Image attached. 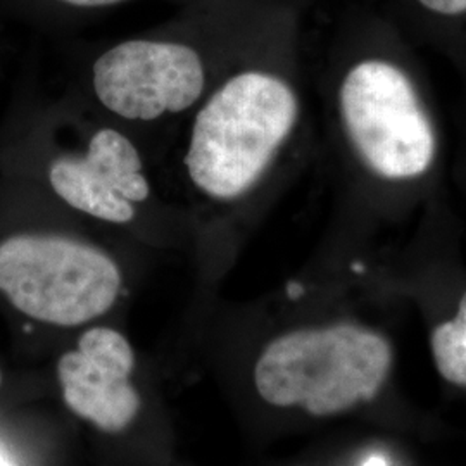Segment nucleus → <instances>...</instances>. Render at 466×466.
<instances>
[{"mask_svg":"<svg viewBox=\"0 0 466 466\" xmlns=\"http://www.w3.org/2000/svg\"><path fill=\"white\" fill-rule=\"evenodd\" d=\"M121 290L113 256L82 237L25 232L0 242V292L40 323L86 325L109 313Z\"/></svg>","mask_w":466,"mask_h":466,"instance_id":"5","label":"nucleus"},{"mask_svg":"<svg viewBox=\"0 0 466 466\" xmlns=\"http://www.w3.org/2000/svg\"><path fill=\"white\" fill-rule=\"evenodd\" d=\"M0 466H15L4 454H2V451H0Z\"/></svg>","mask_w":466,"mask_h":466,"instance_id":"13","label":"nucleus"},{"mask_svg":"<svg viewBox=\"0 0 466 466\" xmlns=\"http://www.w3.org/2000/svg\"><path fill=\"white\" fill-rule=\"evenodd\" d=\"M461 142H460V146H458V152H456V159H454V173H452V177H454V182H456V187H458V190L461 192V196H463V200H465L466 204V117H465V127H463V132H461Z\"/></svg>","mask_w":466,"mask_h":466,"instance_id":"10","label":"nucleus"},{"mask_svg":"<svg viewBox=\"0 0 466 466\" xmlns=\"http://www.w3.org/2000/svg\"><path fill=\"white\" fill-rule=\"evenodd\" d=\"M0 385H2V373H0Z\"/></svg>","mask_w":466,"mask_h":466,"instance_id":"14","label":"nucleus"},{"mask_svg":"<svg viewBox=\"0 0 466 466\" xmlns=\"http://www.w3.org/2000/svg\"><path fill=\"white\" fill-rule=\"evenodd\" d=\"M394 363L383 333L350 319L299 327L275 337L254 368L263 400L333 417L373 400Z\"/></svg>","mask_w":466,"mask_h":466,"instance_id":"3","label":"nucleus"},{"mask_svg":"<svg viewBox=\"0 0 466 466\" xmlns=\"http://www.w3.org/2000/svg\"><path fill=\"white\" fill-rule=\"evenodd\" d=\"M433 363L444 380L466 387V290L452 318L437 323L431 333Z\"/></svg>","mask_w":466,"mask_h":466,"instance_id":"8","label":"nucleus"},{"mask_svg":"<svg viewBox=\"0 0 466 466\" xmlns=\"http://www.w3.org/2000/svg\"><path fill=\"white\" fill-rule=\"evenodd\" d=\"M219 75L187 42L132 38L100 54L86 75V90L96 113L132 132L182 123Z\"/></svg>","mask_w":466,"mask_h":466,"instance_id":"6","label":"nucleus"},{"mask_svg":"<svg viewBox=\"0 0 466 466\" xmlns=\"http://www.w3.org/2000/svg\"><path fill=\"white\" fill-rule=\"evenodd\" d=\"M327 102L356 215L410 218L442 199L441 121L410 65L383 54L354 57L329 76Z\"/></svg>","mask_w":466,"mask_h":466,"instance_id":"2","label":"nucleus"},{"mask_svg":"<svg viewBox=\"0 0 466 466\" xmlns=\"http://www.w3.org/2000/svg\"><path fill=\"white\" fill-rule=\"evenodd\" d=\"M132 344L109 327L85 330L76 350L57 363V377L67 408L104 432L127 429L140 410V396L130 380L134 373Z\"/></svg>","mask_w":466,"mask_h":466,"instance_id":"7","label":"nucleus"},{"mask_svg":"<svg viewBox=\"0 0 466 466\" xmlns=\"http://www.w3.org/2000/svg\"><path fill=\"white\" fill-rule=\"evenodd\" d=\"M363 466H389L382 456H370Z\"/></svg>","mask_w":466,"mask_h":466,"instance_id":"12","label":"nucleus"},{"mask_svg":"<svg viewBox=\"0 0 466 466\" xmlns=\"http://www.w3.org/2000/svg\"><path fill=\"white\" fill-rule=\"evenodd\" d=\"M67 5H75V7H107V5H115L121 4L125 0H59Z\"/></svg>","mask_w":466,"mask_h":466,"instance_id":"11","label":"nucleus"},{"mask_svg":"<svg viewBox=\"0 0 466 466\" xmlns=\"http://www.w3.org/2000/svg\"><path fill=\"white\" fill-rule=\"evenodd\" d=\"M417 2L423 11L442 19H461L466 16V0H417Z\"/></svg>","mask_w":466,"mask_h":466,"instance_id":"9","label":"nucleus"},{"mask_svg":"<svg viewBox=\"0 0 466 466\" xmlns=\"http://www.w3.org/2000/svg\"><path fill=\"white\" fill-rule=\"evenodd\" d=\"M180 125L185 218H252L299 156L300 76L259 61L230 67Z\"/></svg>","mask_w":466,"mask_h":466,"instance_id":"1","label":"nucleus"},{"mask_svg":"<svg viewBox=\"0 0 466 466\" xmlns=\"http://www.w3.org/2000/svg\"><path fill=\"white\" fill-rule=\"evenodd\" d=\"M54 198L76 217L132 230L157 218H184L161 198L146 154L125 127L104 117H75L46 165Z\"/></svg>","mask_w":466,"mask_h":466,"instance_id":"4","label":"nucleus"}]
</instances>
